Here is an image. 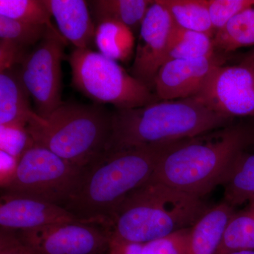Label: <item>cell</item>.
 Listing matches in <instances>:
<instances>
[{"instance_id":"obj_13","label":"cell","mask_w":254,"mask_h":254,"mask_svg":"<svg viewBox=\"0 0 254 254\" xmlns=\"http://www.w3.org/2000/svg\"><path fill=\"white\" fill-rule=\"evenodd\" d=\"M81 220L56 203L3 193L0 199L1 230L19 232L61 222Z\"/></svg>"},{"instance_id":"obj_5","label":"cell","mask_w":254,"mask_h":254,"mask_svg":"<svg viewBox=\"0 0 254 254\" xmlns=\"http://www.w3.org/2000/svg\"><path fill=\"white\" fill-rule=\"evenodd\" d=\"M26 128L35 144L85 168L106 150L112 133V113L99 105L63 103L46 118Z\"/></svg>"},{"instance_id":"obj_22","label":"cell","mask_w":254,"mask_h":254,"mask_svg":"<svg viewBox=\"0 0 254 254\" xmlns=\"http://www.w3.org/2000/svg\"><path fill=\"white\" fill-rule=\"evenodd\" d=\"M223 186L224 201L232 207L254 200V154L238 157Z\"/></svg>"},{"instance_id":"obj_11","label":"cell","mask_w":254,"mask_h":254,"mask_svg":"<svg viewBox=\"0 0 254 254\" xmlns=\"http://www.w3.org/2000/svg\"><path fill=\"white\" fill-rule=\"evenodd\" d=\"M177 25L159 0L153 1L139 29L129 73L151 89L159 70L168 61Z\"/></svg>"},{"instance_id":"obj_7","label":"cell","mask_w":254,"mask_h":254,"mask_svg":"<svg viewBox=\"0 0 254 254\" xmlns=\"http://www.w3.org/2000/svg\"><path fill=\"white\" fill-rule=\"evenodd\" d=\"M84 169L35 144L20 158L14 177L3 191L63 206L77 189Z\"/></svg>"},{"instance_id":"obj_8","label":"cell","mask_w":254,"mask_h":254,"mask_svg":"<svg viewBox=\"0 0 254 254\" xmlns=\"http://www.w3.org/2000/svg\"><path fill=\"white\" fill-rule=\"evenodd\" d=\"M68 42L53 32L47 36L21 63V78L34 102L36 113L46 118L58 109L62 100V62Z\"/></svg>"},{"instance_id":"obj_17","label":"cell","mask_w":254,"mask_h":254,"mask_svg":"<svg viewBox=\"0 0 254 254\" xmlns=\"http://www.w3.org/2000/svg\"><path fill=\"white\" fill-rule=\"evenodd\" d=\"M94 43L99 53L107 58L125 62L133 53V31L123 23L105 20L97 23Z\"/></svg>"},{"instance_id":"obj_15","label":"cell","mask_w":254,"mask_h":254,"mask_svg":"<svg viewBox=\"0 0 254 254\" xmlns=\"http://www.w3.org/2000/svg\"><path fill=\"white\" fill-rule=\"evenodd\" d=\"M29 92L21 78L20 68L11 67L0 73V125L26 127L33 120H41L32 110Z\"/></svg>"},{"instance_id":"obj_2","label":"cell","mask_w":254,"mask_h":254,"mask_svg":"<svg viewBox=\"0 0 254 254\" xmlns=\"http://www.w3.org/2000/svg\"><path fill=\"white\" fill-rule=\"evenodd\" d=\"M249 139L245 127L230 125L177 142L162 155L148 182L203 198L225 184Z\"/></svg>"},{"instance_id":"obj_24","label":"cell","mask_w":254,"mask_h":254,"mask_svg":"<svg viewBox=\"0 0 254 254\" xmlns=\"http://www.w3.org/2000/svg\"><path fill=\"white\" fill-rule=\"evenodd\" d=\"M0 16L28 24L46 26L55 34L63 37L52 23V15L43 0H0Z\"/></svg>"},{"instance_id":"obj_6","label":"cell","mask_w":254,"mask_h":254,"mask_svg":"<svg viewBox=\"0 0 254 254\" xmlns=\"http://www.w3.org/2000/svg\"><path fill=\"white\" fill-rule=\"evenodd\" d=\"M68 60L73 86L96 103H110L116 109H130L159 100L146 85L99 52L75 48Z\"/></svg>"},{"instance_id":"obj_31","label":"cell","mask_w":254,"mask_h":254,"mask_svg":"<svg viewBox=\"0 0 254 254\" xmlns=\"http://www.w3.org/2000/svg\"><path fill=\"white\" fill-rule=\"evenodd\" d=\"M143 245L127 242L111 236L107 254H143Z\"/></svg>"},{"instance_id":"obj_23","label":"cell","mask_w":254,"mask_h":254,"mask_svg":"<svg viewBox=\"0 0 254 254\" xmlns=\"http://www.w3.org/2000/svg\"><path fill=\"white\" fill-rule=\"evenodd\" d=\"M215 55L213 37L183 29L177 25L168 60L198 59Z\"/></svg>"},{"instance_id":"obj_30","label":"cell","mask_w":254,"mask_h":254,"mask_svg":"<svg viewBox=\"0 0 254 254\" xmlns=\"http://www.w3.org/2000/svg\"><path fill=\"white\" fill-rule=\"evenodd\" d=\"M19 160L12 155L0 150V181L1 188H4L12 180Z\"/></svg>"},{"instance_id":"obj_27","label":"cell","mask_w":254,"mask_h":254,"mask_svg":"<svg viewBox=\"0 0 254 254\" xmlns=\"http://www.w3.org/2000/svg\"><path fill=\"white\" fill-rule=\"evenodd\" d=\"M191 227L143 244V254H186Z\"/></svg>"},{"instance_id":"obj_28","label":"cell","mask_w":254,"mask_h":254,"mask_svg":"<svg viewBox=\"0 0 254 254\" xmlns=\"http://www.w3.org/2000/svg\"><path fill=\"white\" fill-rule=\"evenodd\" d=\"M206 1L215 34L240 11L254 4V0H206Z\"/></svg>"},{"instance_id":"obj_14","label":"cell","mask_w":254,"mask_h":254,"mask_svg":"<svg viewBox=\"0 0 254 254\" xmlns=\"http://www.w3.org/2000/svg\"><path fill=\"white\" fill-rule=\"evenodd\" d=\"M54 17L58 31L77 49L89 48L94 41L95 27L83 0H43Z\"/></svg>"},{"instance_id":"obj_32","label":"cell","mask_w":254,"mask_h":254,"mask_svg":"<svg viewBox=\"0 0 254 254\" xmlns=\"http://www.w3.org/2000/svg\"><path fill=\"white\" fill-rule=\"evenodd\" d=\"M242 63L245 64L254 68V49L252 50L250 53H248V55L245 57Z\"/></svg>"},{"instance_id":"obj_33","label":"cell","mask_w":254,"mask_h":254,"mask_svg":"<svg viewBox=\"0 0 254 254\" xmlns=\"http://www.w3.org/2000/svg\"><path fill=\"white\" fill-rule=\"evenodd\" d=\"M229 254H254V250L239 251V252H232Z\"/></svg>"},{"instance_id":"obj_20","label":"cell","mask_w":254,"mask_h":254,"mask_svg":"<svg viewBox=\"0 0 254 254\" xmlns=\"http://www.w3.org/2000/svg\"><path fill=\"white\" fill-rule=\"evenodd\" d=\"M177 26L211 37L215 31L210 21L206 0H159Z\"/></svg>"},{"instance_id":"obj_16","label":"cell","mask_w":254,"mask_h":254,"mask_svg":"<svg viewBox=\"0 0 254 254\" xmlns=\"http://www.w3.org/2000/svg\"><path fill=\"white\" fill-rule=\"evenodd\" d=\"M234 207L223 201L210 207L191 227L186 254H215Z\"/></svg>"},{"instance_id":"obj_12","label":"cell","mask_w":254,"mask_h":254,"mask_svg":"<svg viewBox=\"0 0 254 254\" xmlns=\"http://www.w3.org/2000/svg\"><path fill=\"white\" fill-rule=\"evenodd\" d=\"M222 64L216 55L191 60H169L155 78V95L159 100L193 98L199 93L215 66Z\"/></svg>"},{"instance_id":"obj_10","label":"cell","mask_w":254,"mask_h":254,"mask_svg":"<svg viewBox=\"0 0 254 254\" xmlns=\"http://www.w3.org/2000/svg\"><path fill=\"white\" fill-rule=\"evenodd\" d=\"M195 97L215 113L232 120L254 116V68L243 63L218 65Z\"/></svg>"},{"instance_id":"obj_19","label":"cell","mask_w":254,"mask_h":254,"mask_svg":"<svg viewBox=\"0 0 254 254\" xmlns=\"http://www.w3.org/2000/svg\"><path fill=\"white\" fill-rule=\"evenodd\" d=\"M254 250V200L245 210L232 214L215 254Z\"/></svg>"},{"instance_id":"obj_26","label":"cell","mask_w":254,"mask_h":254,"mask_svg":"<svg viewBox=\"0 0 254 254\" xmlns=\"http://www.w3.org/2000/svg\"><path fill=\"white\" fill-rule=\"evenodd\" d=\"M35 145L26 127L18 125H0V150L20 158Z\"/></svg>"},{"instance_id":"obj_3","label":"cell","mask_w":254,"mask_h":254,"mask_svg":"<svg viewBox=\"0 0 254 254\" xmlns=\"http://www.w3.org/2000/svg\"><path fill=\"white\" fill-rule=\"evenodd\" d=\"M232 120L197 97L115 109L105 151L177 143L228 126Z\"/></svg>"},{"instance_id":"obj_29","label":"cell","mask_w":254,"mask_h":254,"mask_svg":"<svg viewBox=\"0 0 254 254\" xmlns=\"http://www.w3.org/2000/svg\"><path fill=\"white\" fill-rule=\"evenodd\" d=\"M0 254H34L18 238L16 232L0 230Z\"/></svg>"},{"instance_id":"obj_4","label":"cell","mask_w":254,"mask_h":254,"mask_svg":"<svg viewBox=\"0 0 254 254\" xmlns=\"http://www.w3.org/2000/svg\"><path fill=\"white\" fill-rule=\"evenodd\" d=\"M209 208L199 197L159 182H147L127 195L108 227L112 237L145 244L193 227Z\"/></svg>"},{"instance_id":"obj_1","label":"cell","mask_w":254,"mask_h":254,"mask_svg":"<svg viewBox=\"0 0 254 254\" xmlns=\"http://www.w3.org/2000/svg\"><path fill=\"white\" fill-rule=\"evenodd\" d=\"M173 144L105 151L85 168L77 189L63 207L80 220L108 227L120 203L150 180Z\"/></svg>"},{"instance_id":"obj_18","label":"cell","mask_w":254,"mask_h":254,"mask_svg":"<svg viewBox=\"0 0 254 254\" xmlns=\"http://www.w3.org/2000/svg\"><path fill=\"white\" fill-rule=\"evenodd\" d=\"M153 1L150 0H96L91 1L97 23L110 20L123 23L132 31L139 30Z\"/></svg>"},{"instance_id":"obj_21","label":"cell","mask_w":254,"mask_h":254,"mask_svg":"<svg viewBox=\"0 0 254 254\" xmlns=\"http://www.w3.org/2000/svg\"><path fill=\"white\" fill-rule=\"evenodd\" d=\"M215 50L235 51L254 46V4L231 18L213 36Z\"/></svg>"},{"instance_id":"obj_9","label":"cell","mask_w":254,"mask_h":254,"mask_svg":"<svg viewBox=\"0 0 254 254\" xmlns=\"http://www.w3.org/2000/svg\"><path fill=\"white\" fill-rule=\"evenodd\" d=\"M16 233L34 254H107L111 237L108 227L83 220Z\"/></svg>"},{"instance_id":"obj_25","label":"cell","mask_w":254,"mask_h":254,"mask_svg":"<svg viewBox=\"0 0 254 254\" xmlns=\"http://www.w3.org/2000/svg\"><path fill=\"white\" fill-rule=\"evenodd\" d=\"M50 32L53 31L46 26L28 24L0 16V39L22 54L27 55L28 48L37 46Z\"/></svg>"}]
</instances>
